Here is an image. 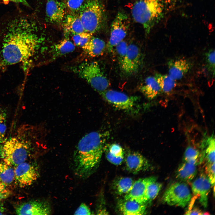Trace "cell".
<instances>
[{
  "label": "cell",
  "instance_id": "5b68a950",
  "mask_svg": "<svg viewBox=\"0 0 215 215\" xmlns=\"http://www.w3.org/2000/svg\"><path fill=\"white\" fill-rule=\"evenodd\" d=\"M47 141V139L32 142H26L16 137L12 138L4 142L1 149L3 161L13 166L26 161L30 153L33 143Z\"/></svg>",
  "mask_w": 215,
  "mask_h": 215
},
{
  "label": "cell",
  "instance_id": "3957f363",
  "mask_svg": "<svg viewBox=\"0 0 215 215\" xmlns=\"http://www.w3.org/2000/svg\"><path fill=\"white\" fill-rule=\"evenodd\" d=\"M164 2L162 0H138L133 5V17L142 25L146 34H148L164 17Z\"/></svg>",
  "mask_w": 215,
  "mask_h": 215
},
{
  "label": "cell",
  "instance_id": "9a60e30c",
  "mask_svg": "<svg viewBox=\"0 0 215 215\" xmlns=\"http://www.w3.org/2000/svg\"><path fill=\"white\" fill-rule=\"evenodd\" d=\"M65 5L58 0H48L46 6V16L47 21L52 23H59L65 17Z\"/></svg>",
  "mask_w": 215,
  "mask_h": 215
},
{
  "label": "cell",
  "instance_id": "603a6c76",
  "mask_svg": "<svg viewBox=\"0 0 215 215\" xmlns=\"http://www.w3.org/2000/svg\"><path fill=\"white\" fill-rule=\"evenodd\" d=\"M196 165L185 162L180 165L176 173V177L179 180L189 182L195 176L197 173Z\"/></svg>",
  "mask_w": 215,
  "mask_h": 215
},
{
  "label": "cell",
  "instance_id": "836d02e7",
  "mask_svg": "<svg viewBox=\"0 0 215 215\" xmlns=\"http://www.w3.org/2000/svg\"><path fill=\"white\" fill-rule=\"evenodd\" d=\"M7 115L4 110L0 109V143L4 142L7 129Z\"/></svg>",
  "mask_w": 215,
  "mask_h": 215
},
{
  "label": "cell",
  "instance_id": "83f0119b",
  "mask_svg": "<svg viewBox=\"0 0 215 215\" xmlns=\"http://www.w3.org/2000/svg\"><path fill=\"white\" fill-rule=\"evenodd\" d=\"M205 148V154L207 163L215 162V141L212 135L203 141L202 145Z\"/></svg>",
  "mask_w": 215,
  "mask_h": 215
},
{
  "label": "cell",
  "instance_id": "30bf717a",
  "mask_svg": "<svg viewBox=\"0 0 215 215\" xmlns=\"http://www.w3.org/2000/svg\"><path fill=\"white\" fill-rule=\"evenodd\" d=\"M141 51L139 47L133 44L128 45L126 55L120 66L122 73L129 76L137 73L142 63Z\"/></svg>",
  "mask_w": 215,
  "mask_h": 215
},
{
  "label": "cell",
  "instance_id": "4fadbf2b",
  "mask_svg": "<svg viewBox=\"0 0 215 215\" xmlns=\"http://www.w3.org/2000/svg\"><path fill=\"white\" fill-rule=\"evenodd\" d=\"M51 208L45 201L33 200L23 203L18 206L16 213L18 215H47L50 214Z\"/></svg>",
  "mask_w": 215,
  "mask_h": 215
},
{
  "label": "cell",
  "instance_id": "74e56055",
  "mask_svg": "<svg viewBox=\"0 0 215 215\" xmlns=\"http://www.w3.org/2000/svg\"><path fill=\"white\" fill-rule=\"evenodd\" d=\"M201 210L198 208L192 207L188 209L185 212V214L188 215H203L206 214L204 213Z\"/></svg>",
  "mask_w": 215,
  "mask_h": 215
},
{
  "label": "cell",
  "instance_id": "277c9868",
  "mask_svg": "<svg viewBox=\"0 0 215 215\" xmlns=\"http://www.w3.org/2000/svg\"><path fill=\"white\" fill-rule=\"evenodd\" d=\"M79 17L85 32L93 34L104 25L105 12L102 4L98 0H90L83 4L79 10Z\"/></svg>",
  "mask_w": 215,
  "mask_h": 215
},
{
  "label": "cell",
  "instance_id": "e0dca14e",
  "mask_svg": "<svg viewBox=\"0 0 215 215\" xmlns=\"http://www.w3.org/2000/svg\"><path fill=\"white\" fill-rule=\"evenodd\" d=\"M125 160L127 170L134 174L145 171L149 166V163L146 159L136 152H128Z\"/></svg>",
  "mask_w": 215,
  "mask_h": 215
},
{
  "label": "cell",
  "instance_id": "60d3db41",
  "mask_svg": "<svg viewBox=\"0 0 215 215\" xmlns=\"http://www.w3.org/2000/svg\"><path fill=\"white\" fill-rule=\"evenodd\" d=\"M5 211V208L3 205L0 203V215L4 214Z\"/></svg>",
  "mask_w": 215,
  "mask_h": 215
},
{
  "label": "cell",
  "instance_id": "7a4b0ae2",
  "mask_svg": "<svg viewBox=\"0 0 215 215\" xmlns=\"http://www.w3.org/2000/svg\"><path fill=\"white\" fill-rule=\"evenodd\" d=\"M108 136L107 133L93 131L86 134L79 140L73 157L74 171L77 176L86 178L97 168Z\"/></svg>",
  "mask_w": 215,
  "mask_h": 215
},
{
  "label": "cell",
  "instance_id": "d4e9b609",
  "mask_svg": "<svg viewBox=\"0 0 215 215\" xmlns=\"http://www.w3.org/2000/svg\"><path fill=\"white\" fill-rule=\"evenodd\" d=\"M75 45L70 41L65 39L55 44L52 50L53 56L56 57L73 51Z\"/></svg>",
  "mask_w": 215,
  "mask_h": 215
},
{
  "label": "cell",
  "instance_id": "b9f144b4",
  "mask_svg": "<svg viewBox=\"0 0 215 215\" xmlns=\"http://www.w3.org/2000/svg\"><path fill=\"white\" fill-rule=\"evenodd\" d=\"M6 186L0 181V191H3L6 189Z\"/></svg>",
  "mask_w": 215,
  "mask_h": 215
},
{
  "label": "cell",
  "instance_id": "ffe728a7",
  "mask_svg": "<svg viewBox=\"0 0 215 215\" xmlns=\"http://www.w3.org/2000/svg\"><path fill=\"white\" fill-rule=\"evenodd\" d=\"M106 47L105 42L102 40L92 37L82 48L86 54L91 57H94L102 55Z\"/></svg>",
  "mask_w": 215,
  "mask_h": 215
},
{
  "label": "cell",
  "instance_id": "ab89813d",
  "mask_svg": "<svg viewBox=\"0 0 215 215\" xmlns=\"http://www.w3.org/2000/svg\"><path fill=\"white\" fill-rule=\"evenodd\" d=\"M5 3L7 4L10 1L14 2L21 3L26 6H28L29 4L26 0H2Z\"/></svg>",
  "mask_w": 215,
  "mask_h": 215
},
{
  "label": "cell",
  "instance_id": "d590c367",
  "mask_svg": "<svg viewBox=\"0 0 215 215\" xmlns=\"http://www.w3.org/2000/svg\"><path fill=\"white\" fill-rule=\"evenodd\" d=\"M68 7L73 12L79 10L84 0H65Z\"/></svg>",
  "mask_w": 215,
  "mask_h": 215
},
{
  "label": "cell",
  "instance_id": "2e32d148",
  "mask_svg": "<svg viewBox=\"0 0 215 215\" xmlns=\"http://www.w3.org/2000/svg\"><path fill=\"white\" fill-rule=\"evenodd\" d=\"M167 65L168 75L175 80L182 78L192 67L190 61L182 58L170 59Z\"/></svg>",
  "mask_w": 215,
  "mask_h": 215
},
{
  "label": "cell",
  "instance_id": "f1b7e54d",
  "mask_svg": "<svg viewBox=\"0 0 215 215\" xmlns=\"http://www.w3.org/2000/svg\"><path fill=\"white\" fill-rule=\"evenodd\" d=\"M162 184L156 180L150 183L148 185L145 194V204L150 203L158 195L162 187Z\"/></svg>",
  "mask_w": 215,
  "mask_h": 215
},
{
  "label": "cell",
  "instance_id": "8fae6325",
  "mask_svg": "<svg viewBox=\"0 0 215 215\" xmlns=\"http://www.w3.org/2000/svg\"><path fill=\"white\" fill-rule=\"evenodd\" d=\"M15 167V180L20 187L30 185L38 177L37 169L31 163L25 161Z\"/></svg>",
  "mask_w": 215,
  "mask_h": 215
},
{
  "label": "cell",
  "instance_id": "5bb4252c",
  "mask_svg": "<svg viewBox=\"0 0 215 215\" xmlns=\"http://www.w3.org/2000/svg\"><path fill=\"white\" fill-rule=\"evenodd\" d=\"M156 180L155 177L151 176L141 178L134 182L130 191L125 195L124 199L134 200L146 205L145 194L147 187L150 183Z\"/></svg>",
  "mask_w": 215,
  "mask_h": 215
},
{
  "label": "cell",
  "instance_id": "6da1fadb",
  "mask_svg": "<svg viewBox=\"0 0 215 215\" xmlns=\"http://www.w3.org/2000/svg\"><path fill=\"white\" fill-rule=\"evenodd\" d=\"M6 26L2 50L4 60L13 64L27 60L38 43L35 24L26 16H21L11 20Z\"/></svg>",
  "mask_w": 215,
  "mask_h": 215
},
{
  "label": "cell",
  "instance_id": "4dcf8cb0",
  "mask_svg": "<svg viewBox=\"0 0 215 215\" xmlns=\"http://www.w3.org/2000/svg\"><path fill=\"white\" fill-rule=\"evenodd\" d=\"M205 67L208 72L214 77L215 76V50L211 49L205 54Z\"/></svg>",
  "mask_w": 215,
  "mask_h": 215
},
{
  "label": "cell",
  "instance_id": "d6986e66",
  "mask_svg": "<svg viewBox=\"0 0 215 215\" xmlns=\"http://www.w3.org/2000/svg\"><path fill=\"white\" fill-rule=\"evenodd\" d=\"M139 89L147 98L150 99L155 98L162 92L154 76L147 77L140 86Z\"/></svg>",
  "mask_w": 215,
  "mask_h": 215
},
{
  "label": "cell",
  "instance_id": "f546056e",
  "mask_svg": "<svg viewBox=\"0 0 215 215\" xmlns=\"http://www.w3.org/2000/svg\"><path fill=\"white\" fill-rule=\"evenodd\" d=\"M199 151L192 146H189L186 149L184 154L185 162L196 165L200 157Z\"/></svg>",
  "mask_w": 215,
  "mask_h": 215
},
{
  "label": "cell",
  "instance_id": "f35d334b",
  "mask_svg": "<svg viewBox=\"0 0 215 215\" xmlns=\"http://www.w3.org/2000/svg\"><path fill=\"white\" fill-rule=\"evenodd\" d=\"M10 194V191L6 188L0 191V201L7 198Z\"/></svg>",
  "mask_w": 215,
  "mask_h": 215
},
{
  "label": "cell",
  "instance_id": "7402d4cb",
  "mask_svg": "<svg viewBox=\"0 0 215 215\" xmlns=\"http://www.w3.org/2000/svg\"><path fill=\"white\" fill-rule=\"evenodd\" d=\"M105 151L107 160L112 164L120 165L124 159V152L122 147L117 144L114 143L109 146L105 145L104 151Z\"/></svg>",
  "mask_w": 215,
  "mask_h": 215
},
{
  "label": "cell",
  "instance_id": "e575fe53",
  "mask_svg": "<svg viewBox=\"0 0 215 215\" xmlns=\"http://www.w3.org/2000/svg\"><path fill=\"white\" fill-rule=\"evenodd\" d=\"M205 171L211 186H214L215 162L207 163L205 167Z\"/></svg>",
  "mask_w": 215,
  "mask_h": 215
},
{
  "label": "cell",
  "instance_id": "9c48e42d",
  "mask_svg": "<svg viewBox=\"0 0 215 215\" xmlns=\"http://www.w3.org/2000/svg\"><path fill=\"white\" fill-rule=\"evenodd\" d=\"M100 94L113 107L127 112L134 110L138 99L137 96H129L122 92L107 89Z\"/></svg>",
  "mask_w": 215,
  "mask_h": 215
},
{
  "label": "cell",
  "instance_id": "4316f807",
  "mask_svg": "<svg viewBox=\"0 0 215 215\" xmlns=\"http://www.w3.org/2000/svg\"><path fill=\"white\" fill-rule=\"evenodd\" d=\"M134 181L130 178L121 177L115 182L114 187L115 190L119 195L126 194L131 190Z\"/></svg>",
  "mask_w": 215,
  "mask_h": 215
},
{
  "label": "cell",
  "instance_id": "44dd1931",
  "mask_svg": "<svg viewBox=\"0 0 215 215\" xmlns=\"http://www.w3.org/2000/svg\"><path fill=\"white\" fill-rule=\"evenodd\" d=\"M63 22V28L66 34L73 35L85 31L79 17L68 14L65 16Z\"/></svg>",
  "mask_w": 215,
  "mask_h": 215
},
{
  "label": "cell",
  "instance_id": "ac0fdd59",
  "mask_svg": "<svg viewBox=\"0 0 215 215\" xmlns=\"http://www.w3.org/2000/svg\"><path fill=\"white\" fill-rule=\"evenodd\" d=\"M118 208L123 214L139 215L145 213L146 205L134 200L124 199L119 203Z\"/></svg>",
  "mask_w": 215,
  "mask_h": 215
},
{
  "label": "cell",
  "instance_id": "d6a6232c",
  "mask_svg": "<svg viewBox=\"0 0 215 215\" xmlns=\"http://www.w3.org/2000/svg\"><path fill=\"white\" fill-rule=\"evenodd\" d=\"M128 46L127 43L123 40L117 44L114 47L120 66L126 53Z\"/></svg>",
  "mask_w": 215,
  "mask_h": 215
},
{
  "label": "cell",
  "instance_id": "ba28073f",
  "mask_svg": "<svg viewBox=\"0 0 215 215\" xmlns=\"http://www.w3.org/2000/svg\"><path fill=\"white\" fill-rule=\"evenodd\" d=\"M130 25L128 15L125 12H118L111 27L110 36L106 48L109 53L126 36Z\"/></svg>",
  "mask_w": 215,
  "mask_h": 215
},
{
  "label": "cell",
  "instance_id": "484cf974",
  "mask_svg": "<svg viewBox=\"0 0 215 215\" xmlns=\"http://www.w3.org/2000/svg\"><path fill=\"white\" fill-rule=\"evenodd\" d=\"M156 80L162 91L165 93H170L176 86L175 80L168 75L156 73L155 75Z\"/></svg>",
  "mask_w": 215,
  "mask_h": 215
},
{
  "label": "cell",
  "instance_id": "7bdbcfd3",
  "mask_svg": "<svg viewBox=\"0 0 215 215\" xmlns=\"http://www.w3.org/2000/svg\"><path fill=\"white\" fill-rule=\"evenodd\" d=\"M162 0L164 2V1H166V2H168L170 3V2H171V1H174V0Z\"/></svg>",
  "mask_w": 215,
  "mask_h": 215
},
{
  "label": "cell",
  "instance_id": "8992f818",
  "mask_svg": "<svg viewBox=\"0 0 215 215\" xmlns=\"http://www.w3.org/2000/svg\"><path fill=\"white\" fill-rule=\"evenodd\" d=\"M73 70L99 94L108 89L109 86L107 78L96 62H83Z\"/></svg>",
  "mask_w": 215,
  "mask_h": 215
},
{
  "label": "cell",
  "instance_id": "8d00e7d4",
  "mask_svg": "<svg viewBox=\"0 0 215 215\" xmlns=\"http://www.w3.org/2000/svg\"><path fill=\"white\" fill-rule=\"evenodd\" d=\"M91 212L88 207L85 204L82 203L75 212V215H90Z\"/></svg>",
  "mask_w": 215,
  "mask_h": 215
},
{
  "label": "cell",
  "instance_id": "7c38bea8",
  "mask_svg": "<svg viewBox=\"0 0 215 215\" xmlns=\"http://www.w3.org/2000/svg\"><path fill=\"white\" fill-rule=\"evenodd\" d=\"M211 186L207 176L202 173L192 183L191 188L194 199L191 200L189 207L193 206L194 199L198 198L201 204L205 208H206L208 195Z\"/></svg>",
  "mask_w": 215,
  "mask_h": 215
},
{
  "label": "cell",
  "instance_id": "cb8c5ba5",
  "mask_svg": "<svg viewBox=\"0 0 215 215\" xmlns=\"http://www.w3.org/2000/svg\"><path fill=\"white\" fill-rule=\"evenodd\" d=\"M14 168L4 161L0 162V181L7 186L15 180Z\"/></svg>",
  "mask_w": 215,
  "mask_h": 215
},
{
  "label": "cell",
  "instance_id": "1f68e13d",
  "mask_svg": "<svg viewBox=\"0 0 215 215\" xmlns=\"http://www.w3.org/2000/svg\"><path fill=\"white\" fill-rule=\"evenodd\" d=\"M92 35V34L85 31L74 35L72 37L74 44L82 47L89 41Z\"/></svg>",
  "mask_w": 215,
  "mask_h": 215
},
{
  "label": "cell",
  "instance_id": "52a82bcc",
  "mask_svg": "<svg viewBox=\"0 0 215 215\" xmlns=\"http://www.w3.org/2000/svg\"><path fill=\"white\" fill-rule=\"evenodd\" d=\"M191 195L187 185L176 182L171 185L165 191L162 197L163 202L171 206L184 208L190 202Z\"/></svg>",
  "mask_w": 215,
  "mask_h": 215
}]
</instances>
